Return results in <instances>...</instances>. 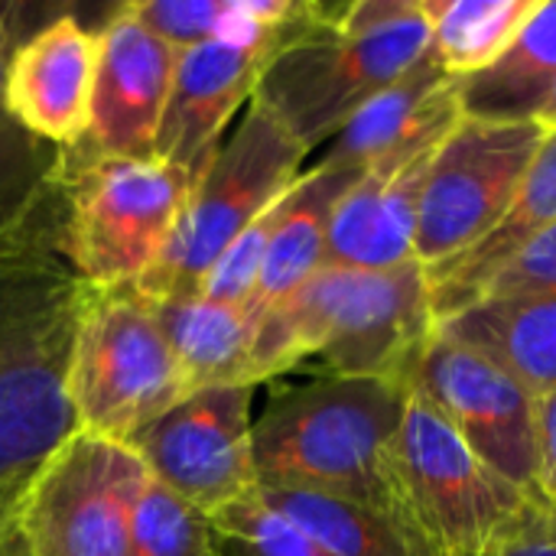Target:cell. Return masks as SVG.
<instances>
[{
  "label": "cell",
  "mask_w": 556,
  "mask_h": 556,
  "mask_svg": "<svg viewBox=\"0 0 556 556\" xmlns=\"http://www.w3.org/2000/svg\"><path fill=\"white\" fill-rule=\"evenodd\" d=\"M94 65V29L55 16L13 46L3 68V104L33 137L75 150L91 127Z\"/></svg>",
  "instance_id": "obj_15"
},
{
  "label": "cell",
  "mask_w": 556,
  "mask_h": 556,
  "mask_svg": "<svg viewBox=\"0 0 556 556\" xmlns=\"http://www.w3.org/2000/svg\"><path fill=\"white\" fill-rule=\"evenodd\" d=\"M0 10V244L62 218L65 150L33 137L3 104V68L13 52Z\"/></svg>",
  "instance_id": "obj_23"
},
{
  "label": "cell",
  "mask_w": 556,
  "mask_h": 556,
  "mask_svg": "<svg viewBox=\"0 0 556 556\" xmlns=\"http://www.w3.org/2000/svg\"><path fill=\"white\" fill-rule=\"evenodd\" d=\"M410 388L502 479L541 498L534 397L489 355L433 332Z\"/></svg>",
  "instance_id": "obj_12"
},
{
  "label": "cell",
  "mask_w": 556,
  "mask_h": 556,
  "mask_svg": "<svg viewBox=\"0 0 556 556\" xmlns=\"http://www.w3.org/2000/svg\"><path fill=\"white\" fill-rule=\"evenodd\" d=\"M222 556H332L296 525L248 495L212 515Z\"/></svg>",
  "instance_id": "obj_27"
},
{
  "label": "cell",
  "mask_w": 556,
  "mask_h": 556,
  "mask_svg": "<svg viewBox=\"0 0 556 556\" xmlns=\"http://www.w3.org/2000/svg\"><path fill=\"white\" fill-rule=\"evenodd\" d=\"M306 156L309 150L267 108L251 101L192 186L166 251L137 290L150 300L195 296L215 257L303 176Z\"/></svg>",
  "instance_id": "obj_7"
},
{
  "label": "cell",
  "mask_w": 556,
  "mask_h": 556,
  "mask_svg": "<svg viewBox=\"0 0 556 556\" xmlns=\"http://www.w3.org/2000/svg\"><path fill=\"white\" fill-rule=\"evenodd\" d=\"M81 296L62 218L0 244V511L75 433L65 368Z\"/></svg>",
  "instance_id": "obj_2"
},
{
  "label": "cell",
  "mask_w": 556,
  "mask_h": 556,
  "mask_svg": "<svg viewBox=\"0 0 556 556\" xmlns=\"http://www.w3.org/2000/svg\"><path fill=\"white\" fill-rule=\"evenodd\" d=\"M433 153L437 147L410 160L378 163L349 186L329 222L323 267L394 270L417 264L414 241L420 195Z\"/></svg>",
  "instance_id": "obj_17"
},
{
  "label": "cell",
  "mask_w": 556,
  "mask_h": 556,
  "mask_svg": "<svg viewBox=\"0 0 556 556\" xmlns=\"http://www.w3.org/2000/svg\"><path fill=\"white\" fill-rule=\"evenodd\" d=\"M528 290H556V225L538 241H531L511 264H505L485 283L479 300L495 293H528Z\"/></svg>",
  "instance_id": "obj_30"
},
{
  "label": "cell",
  "mask_w": 556,
  "mask_h": 556,
  "mask_svg": "<svg viewBox=\"0 0 556 556\" xmlns=\"http://www.w3.org/2000/svg\"><path fill=\"white\" fill-rule=\"evenodd\" d=\"M556 88V0H541L515 42L482 72L459 78V104L469 121H538Z\"/></svg>",
  "instance_id": "obj_22"
},
{
  "label": "cell",
  "mask_w": 556,
  "mask_h": 556,
  "mask_svg": "<svg viewBox=\"0 0 556 556\" xmlns=\"http://www.w3.org/2000/svg\"><path fill=\"white\" fill-rule=\"evenodd\" d=\"M404 476L430 556H479L531 498L489 469L414 388L404 410Z\"/></svg>",
  "instance_id": "obj_10"
},
{
  "label": "cell",
  "mask_w": 556,
  "mask_h": 556,
  "mask_svg": "<svg viewBox=\"0 0 556 556\" xmlns=\"http://www.w3.org/2000/svg\"><path fill=\"white\" fill-rule=\"evenodd\" d=\"M437 332L489 355L534 401L556 391V290L482 296Z\"/></svg>",
  "instance_id": "obj_18"
},
{
  "label": "cell",
  "mask_w": 556,
  "mask_h": 556,
  "mask_svg": "<svg viewBox=\"0 0 556 556\" xmlns=\"http://www.w3.org/2000/svg\"><path fill=\"white\" fill-rule=\"evenodd\" d=\"M427 52L424 0L309 3L280 39L251 101L316 150Z\"/></svg>",
  "instance_id": "obj_4"
},
{
  "label": "cell",
  "mask_w": 556,
  "mask_h": 556,
  "mask_svg": "<svg viewBox=\"0 0 556 556\" xmlns=\"http://www.w3.org/2000/svg\"><path fill=\"white\" fill-rule=\"evenodd\" d=\"M306 10L309 3H303L293 23L261 36L212 39L182 49L176 59L173 88H169L153 156L182 169L192 182H199L208 163L215 160L222 147V134L228 130L231 117L251 104L270 55L277 52L280 39L306 16Z\"/></svg>",
  "instance_id": "obj_13"
},
{
  "label": "cell",
  "mask_w": 556,
  "mask_h": 556,
  "mask_svg": "<svg viewBox=\"0 0 556 556\" xmlns=\"http://www.w3.org/2000/svg\"><path fill=\"white\" fill-rule=\"evenodd\" d=\"M127 556H222L212 515L186 505L150 476L134 511Z\"/></svg>",
  "instance_id": "obj_26"
},
{
  "label": "cell",
  "mask_w": 556,
  "mask_h": 556,
  "mask_svg": "<svg viewBox=\"0 0 556 556\" xmlns=\"http://www.w3.org/2000/svg\"><path fill=\"white\" fill-rule=\"evenodd\" d=\"M459 121V78L427 52L329 140L323 163L365 173L378 163L410 160L440 147Z\"/></svg>",
  "instance_id": "obj_16"
},
{
  "label": "cell",
  "mask_w": 556,
  "mask_h": 556,
  "mask_svg": "<svg viewBox=\"0 0 556 556\" xmlns=\"http://www.w3.org/2000/svg\"><path fill=\"white\" fill-rule=\"evenodd\" d=\"M479 556H556V511L544 498H528Z\"/></svg>",
  "instance_id": "obj_29"
},
{
  "label": "cell",
  "mask_w": 556,
  "mask_h": 556,
  "mask_svg": "<svg viewBox=\"0 0 556 556\" xmlns=\"http://www.w3.org/2000/svg\"><path fill=\"white\" fill-rule=\"evenodd\" d=\"M433 332L437 313L424 264L394 270L323 267L257 319L248 381L257 388L319 358L326 375L410 388Z\"/></svg>",
  "instance_id": "obj_3"
},
{
  "label": "cell",
  "mask_w": 556,
  "mask_h": 556,
  "mask_svg": "<svg viewBox=\"0 0 556 556\" xmlns=\"http://www.w3.org/2000/svg\"><path fill=\"white\" fill-rule=\"evenodd\" d=\"M541 0H424L430 52L453 78L489 68L521 33Z\"/></svg>",
  "instance_id": "obj_25"
},
{
  "label": "cell",
  "mask_w": 556,
  "mask_h": 556,
  "mask_svg": "<svg viewBox=\"0 0 556 556\" xmlns=\"http://www.w3.org/2000/svg\"><path fill=\"white\" fill-rule=\"evenodd\" d=\"M251 404L254 388L241 384L195 391L124 446L156 485L215 515L257 492Z\"/></svg>",
  "instance_id": "obj_11"
},
{
  "label": "cell",
  "mask_w": 556,
  "mask_h": 556,
  "mask_svg": "<svg viewBox=\"0 0 556 556\" xmlns=\"http://www.w3.org/2000/svg\"><path fill=\"white\" fill-rule=\"evenodd\" d=\"M556 225V130L547 134L541 153L534 156L518 195L511 199L502 222L466 254L430 267V293H433V313L437 326L469 303L479 300L485 283L511 264L531 241H538L544 231Z\"/></svg>",
  "instance_id": "obj_19"
},
{
  "label": "cell",
  "mask_w": 556,
  "mask_h": 556,
  "mask_svg": "<svg viewBox=\"0 0 556 556\" xmlns=\"http://www.w3.org/2000/svg\"><path fill=\"white\" fill-rule=\"evenodd\" d=\"M547 134L534 121L492 124L463 117L437 147L417 218L414 257L440 267L476 248L508 212Z\"/></svg>",
  "instance_id": "obj_9"
},
{
  "label": "cell",
  "mask_w": 556,
  "mask_h": 556,
  "mask_svg": "<svg viewBox=\"0 0 556 556\" xmlns=\"http://www.w3.org/2000/svg\"><path fill=\"white\" fill-rule=\"evenodd\" d=\"M150 303L176 358L186 397L208 388H251L248 358L254 319L248 309L215 303L202 293Z\"/></svg>",
  "instance_id": "obj_21"
},
{
  "label": "cell",
  "mask_w": 556,
  "mask_h": 556,
  "mask_svg": "<svg viewBox=\"0 0 556 556\" xmlns=\"http://www.w3.org/2000/svg\"><path fill=\"white\" fill-rule=\"evenodd\" d=\"M358 176H362L358 169H345V166H332V163L319 160L280 199L270 248H267L264 270H261V283H257L254 303L248 309L254 326L270 306L287 300L316 270H323L332 212Z\"/></svg>",
  "instance_id": "obj_20"
},
{
  "label": "cell",
  "mask_w": 556,
  "mask_h": 556,
  "mask_svg": "<svg viewBox=\"0 0 556 556\" xmlns=\"http://www.w3.org/2000/svg\"><path fill=\"white\" fill-rule=\"evenodd\" d=\"M143 482L124 443L75 430L26 482L16 525L33 556H127Z\"/></svg>",
  "instance_id": "obj_8"
},
{
  "label": "cell",
  "mask_w": 556,
  "mask_h": 556,
  "mask_svg": "<svg viewBox=\"0 0 556 556\" xmlns=\"http://www.w3.org/2000/svg\"><path fill=\"white\" fill-rule=\"evenodd\" d=\"M277 205L270 212H264L254 225H248L215 257V264L202 277V287H199L202 296H208L215 303H225V306L251 309L257 283H261L264 257H267V248H270V235H274V222H277Z\"/></svg>",
  "instance_id": "obj_28"
},
{
  "label": "cell",
  "mask_w": 556,
  "mask_h": 556,
  "mask_svg": "<svg viewBox=\"0 0 556 556\" xmlns=\"http://www.w3.org/2000/svg\"><path fill=\"white\" fill-rule=\"evenodd\" d=\"M538 450H541V498L556 511V391L534 401Z\"/></svg>",
  "instance_id": "obj_31"
},
{
  "label": "cell",
  "mask_w": 556,
  "mask_h": 556,
  "mask_svg": "<svg viewBox=\"0 0 556 556\" xmlns=\"http://www.w3.org/2000/svg\"><path fill=\"white\" fill-rule=\"evenodd\" d=\"M192 186L156 156L65 150L62 257L91 287H137L166 251Z\"/></svg>",
  "instance_id": "obj_6"
},
{
  "label": "cell",
  "mask_w": 556,
  "mask_h": 556,
  "mask_svg": "<svg viewBox=\"0 0 556 556\" xmlns=\"http://www.w3.org/2000/svg\"><path fill=\"white\" fill-rule=\"evenodd\" d=\"M0 556H33L20 525H16V505L0 511Z\"/></svg>",
  "instance_id": "obj_32"
},
{
  "label": "cell",
  "mask_w": 556,
  "mask_h": 556,
  "mask_svg": "<svg viewBox=\"0 0 556 556\" xmlns=\"http://www.w3.org/2000/svg\"><path fill=\"white\" fill-rule=\"evenodd\" d=\"M254 495L332 556H430L407 528L362 505L290 489H257Z\"/></svg>",
  "instance_id": "obj_24"
},
{
  "label": "cell",
  "mask_w": 556,
  "mask_h": 556,
  "mask_svg": "<svg viewBox=\"0 0 556 556\" xmlns=\"http://www.w3.org/2000/svg\"><path fill=\"white\" fill-rule=\"evenodd\" d=\"M94 42L91 127L72 153L147 160L156 150L179 52L153 36L127 7H117L94 29Z\"/></svg>",
  "instance_id": "obj_14"
},
{
  "label": "cell",
  "mask_w": 556,
  "mask_h": 556,
  "mask_svg": "<svg viewBox=\"0 0 556 556\" xmlns=\"http://www.w3.org/2000/svg\"><path fill=\"white\" fill-rule=\"evenodd\" d=\"M65 397L75 430L111 443H127L186 397L153 303L137 287L85 283Z\"/></svg>",
  "instance_id": "obj_5"
},
{
  "label": "cell",
  "mask_w": 556,
  "mask_h": 556,
  "mask_svg": "<svg viewBox=\"0 0 556 556\" xmlns=\"http://www.w3.org/2000/svg\"><path fill=\"white\" fill-rule=\"evenodd\" d=\"M544 134H554L556 130V88H554V94L547 98V104H544V111L538 114V121H534Z\"/></svg>",
  "instance_id": "obj_33"
},
{
  "label": "cell",
  "mask_w": 556,
  "mask_h": 556,
  "mask_svg": "<svg viewBox=\"0 0 556 556\" xmlns=\"http://www.w3.org/2000/svg\"><path fill=\"white\" fill-rule=\"evenodd\" d=\"M407 394L397 381L339 375L277 391L251 430L257 489L352 502L420 541L404 476Z\"/></svg>",
  "instance_id": "obj_1"
}]
</instances>
